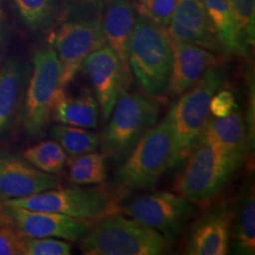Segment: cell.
<instances>
[{"mask_svg":"<svg viewBox=\"0 0 255 255\" xmlns=\"http://www.w3.org/2000/svg\"><path fill=\"white\" fill-rule=\"evenodd\" d=\"M178 175L175 190L193 203L208 202L218 196L244 164V156L199 139Z\"/></svg>","mask_w":255,"mask_h":255,"instance_id":"obj_1","label":"cell"},{"mask_svg":"<svg viewBox=\"0 0 255 255\" xmlns=\"http://www.w3.org/2000/svg\"><path fill=\"white\" fill-rule=\"evenodd\" d=\"M79 240L85 255H162L173 244L135 219L116 214L97 220Z\"/></svg>","mask_w":255,"mask_h":255,"instance_id":"obj_2","label":"cell"},{"mask_svg":"<svg viewBox=\"0 0 255 255\" xmlns=\"http://www.w3.org/2000/svg\"><path fill=\"white\" fill-rule=\"evenodd\" d=\"M225 81V69L210 66L193 87L178 96L168 111L174 142L171 168L183 163L190 154L209 117L210 100Z\"/></svg>","mask_w":255,"mask_h":255,"instance_id":"obj_3","label":"cell"},{"mask_svg":"<svg viewBox=\"0 0 255 255\" xmlns=\"http://www.w3.org/2000/svg\"><path fill=\"white\" fill-rule=\"evenodd\" d=\"M128 63L145 94L150 97L164 95L173 68V46L167 30L137 15Z\"/></svg>","mask_w":255,"mask_h":255,"instance_id":"obj_4","label":"cell"},{"mask_svg":"<svg viewBox=\"0 0 255 255\" xmlns=\"http://www.w3.org/2000/svg\"><path fill=\"white\" fill-rule=\"evenodd\" d=\"M159 108L142 92L124 90L109 117L102 136L104 154L115 162H123L139 139L158 123Z\"/></svg>","mask_w":255,"mask_h":255,"instance_id":"obj_5","label":"cell"},{"mask_svg":"<svg viewBox=\"0 0 255 255\" xmlns=\"http://www.w3.org/2000/svg\"><path fill=\"white\" fill-rule=\"evenodd\" d=\"M173 132L164 117L152 127L124 159L117 170V186L124 189H146L161 180L173 163Z\"/></svg>","mask_w":255,"mask_h":255,"instance_id":"obj_6","label":"cell"},{"mask_svg":"<svg viewBox=\"0 0 255 255\" xmlns=\"http://www.w3.org/2000/svg\"><path fill=\"white\" fill-rule=\"evenodd\" d=\"M32 71L28 76L21 102V126L30 138L43 135L51 121L53 101L60 88V63L51 46L39 47L32 57Z\"/></svg>","mask_w":255,"mask_h":255,"instance_id":"obj_7","label":"cell"},{"mask_svg":"<svg viewBox=\"0 0 255 255\" xmlns=\"http://www.w3.org/2000/svg\"><path fill=\"white\" fill-rule=\"evenodd\" d=\"M5 205L19 208L58 213L70 218L97 221L104 216L116 214L117 201L103 188H53L33 195L4 200Z\"/></svg>","mask_w":255,"mask_h":255,"instance_id":"obj_8","label":"cell"},{"mask_svg":"<svg viewBox=\"0 0 255 255\" xmlns=\"http://www.w3.org/2000/svg\"><path fill=\"white\" fill-rule=\"evenodd\" d=\"M49 41L62 68L60 88H66L82 69L84 59L107 44L101 14L83 15L65 21L51 33Z\"/></svg>","mask_w":255,"mask_h":255,"instance_id":"obj_9","label":"cell"},{"mask_svg":"<svg viewBox=\"0 0 255 255\" xmlns=\"http://www.w3.org/2000/svg\"><path fill=\"white\" fill-rule=\"evenodd\" d=\"M123 212L174 242L196 213V208L186 197L161 190L133 197Z\"/></svg>","mask_w":255,"mask_h":255,"instance_id":"obj_10","label":"cell"},{"mask_svg":"<svg viewBox=\"0 0 255 255\" xmlns=\"http://www.w3.org/2000/svg\"><path fill=\"white\" fill-rule=\"evenodd\" d=\"M82 70L90 79L95 97L103 120H109L120 95L127 90L130 72L123 68L115 51L105 44L91 52L82 64Z\"/></svg>","mask_w":255,"mask_h":255,"instance_id":"obj_11","label":"cell"},{"mask_svg":"<svg viewBox=\"0 0 255 255\" xmlns=\"http://www.w3.org/2000/svg\"><path fill=\"white\" fill-rule=\"evenodd\" d=\"M234 206L231 200H223L197 219L188 235L184 254H227L231 246Z\"/></svg>","mask_w":255,"mask_h":255,"instance_id":"obj_12","label":"cell"},{"mask_svg":"<svg viewBox=\"0 0 255 255\" xmlns=\"http://www.w3.org/2000/svg\"><path fill=\"white\" fill-rule=\"evenodd\" d=\"M7 206V205H6ZM14 228L27 238H56L77 241L90 231L96 221L76 219L58 213L39 212L7 206Z\"/></svg>","mask_w":255,"mask_h":255,"instance_id":"obj_13","label":"cell"},{"mask_svg":"<svg viewBox=\"0 0 255 255\" xmlns=\"http://www.w3.org/2000/svg\"><path fill=\"white\" fill-rule=\"evenodd\" d=\"M59 187L58 178L33 167L20 156L0 152V197L19 199Z\"/></svg>","mask_w":255,"mask_h":255,"instance_id":"obj_14","label":"cell"},{"mask_svg":"<svg viewBox=\"0 0 255 255\" xmlns=\"http://www.w3.org/2000/svg\"><path fill=\"white\" fill-rule=\"evenodd\" d=\"M165 30L170 40L221 51L202 0H176L173 17Z\"/></svg>","mask_w":255,"mask_h":255,"instance_id":"obj_15","label":"cell"},{"mask_svg":"<svg viewBox=\"0 0 255 255\" xmlns=\"http://www.w3.org/2000/svg\"><path fill=\"white\" fill-rule=\"evenodd\" d=\"M170 41L173 68L165 94L175 98L193 87L210 66L215 65L216 59L212 51L206 47L184 41Z\"/></svg>","mask_w":255,"mask_h":255,"instance_id":"obj_16","label":"cell"},{"mask_svg":"<svg viewBox=\"0 0 255 255\" xmlns=\"http://www.w3.org/2000/svg\"><path fill=\"white\" fill-rule=\"evenodd\" d=\"M136 12L130 0H108L101 13L105 41L119 57L123 68L130 72L128 55Z\"/></svg>","mask_w":255,"mask_h":255,"instance_id":"obj_17","label":"cell"},{"mask_svg":"<svg viewBox=\"0 0 255 255\" xmlns=\"http://www.w3.org/2000/svg\"><path fill=\"white\" fill-rule=\"evenodd\" d=\"M199 139L210 142L233 154L246 157L248 149L252 145L240 104L237 103L232 113L225 117L209 115Z\"/></svg>","mask_w":255,"mask_h":255,"instance_id":"obj_18","label":"cell"},{"mask_svg":"<svg viewBox=\"0 0 255 255\" xmlns=\"http://www.w3.org/2000/svg\"><path fill=\"white\" fill-rule=\"evenodd\" d=\"M28 76L30 69L19 59H7L0 66V137L20 110Z\"/></svg>","mask_w":255,"mask_h":255,"instance_id":"obj_19","label":"cell"},{"mask_svg":"<svg viewBox=\"0 0 255 255\" xmlns=\"http://www.w3.org/2000/svg\"><path fill=\"white\" fill-rule=\"evenodd\" d=\"M100 113L98 102L90 91L72 95L65 88H59L53 101L51 120L64 126L96 129Z\"/></svg>","mask_w":255,"mask_h":255,"instance_id":"obj_20","label":"cell"},{"mask_svg":"<svg viewBox=\"0 0 255 255\" xmlns=\"http://www.w3.org/2000/svg\"><path fill=\"white\" fill-rule=\"evenodd\" d=\"M202 1L221 50L229 55L247 57L250 50L242 41L231 0H202Z\"/></svg>","mask_w":255,"mask_h":255,"instance_id":"obj_21","label":"cell"},{"mask_svg":"<svg viewBox=\"0 0 255 255\" xmlns=\"http://www.w3.org/2000/svg\"><path fill=\"white\" fill-rule=\"evenodd\" d=\"M233 251L235 254L255 253V196L253 183L247 182L234 206L232 223Z\"/></svg>","mask_w":255,"mask_h":255,"instance_id":"obj_22","label":"cell"},{"mask_svg":"<svg viewBox=\"0 0 255 255\" xmlns=\"http://www.w3.org/2000/svg\"><path fill=\"white\" fill-rule=\"evenodd\" d=\"M69 165V182L75 186L102 184L107 181V155L90 151L72 156L66 162Z\"/></svg>","mask_w":255,"mask_h":255,"instance_id":"obj_23","label":"cell"},{"mask_svg":"<svg viewBox=\"0 0 255 255\" xmlns=\"http://www.w3.org/2000/svg\"><path fill=\"white\" fill-rule=\"evenodd\" d=\"M51 137L58 142L68 156H77L85 152L95 151L100 144L98 133L84 128L64 124H55L51 128Z\"/></svg>","mask_w":255,"mask_h":255,"instance_id":"obj_24","label":"cell"},{"mask_svg":"<svg viewBox=\"0 0 255 255\" xmlns=\"http://www.w3.org/2000/svg\"><path fill=\"white\" fill-rule=\"evenodd\" d=\"M28 163L46 174H58L68 162V155L62 145L55 139L43 141L31 146L23 152Z\"/></svg>","mask_w":255,"mask_h":255,"instance_id":"obj_25","label":"cell"},{"mask_svg":"<svg viewBox=\"0 0 255 255\" xmlns=\"http://www.w3.org/2000/svg\"><path fill=\"white\" fill-rule=\"evenodd\" d=\"M18 17L31 31L50 26L55 15L56 0H12Z\"/></svg>","mask_w":255,"mask_h":255,"instance_id":"obj_26","label":"cell"},{"mask_svg":"<svg viewBox=\"0 0 255 255\" xmlns=\"http://www.w3.org/2000/svg\"><path fill=\"white\" fill-rule=\"evenodd\" d=\"M242 41L248 50L255 43V0H231Z\"/></svg>","mask_w":255,"mask_h":255,"instance_id":"obj_27","label":"cell"},{"mask_svg":"<svg viewBox=\"0 0 255 255\" xmlns=\"http://www.w3.org/2000/svg\"><path fill=\"white\" fill-rule=\"evenodd\" d=\"M135 9L141 17L167 28L173 17L176 0H137Z\"/></svg>","mask_w":255,"mask_h":255,"instance_id":"obj_28","label":"cell"},{"mask_svg":"<svg viewBox=\"0 0 255 255\" xmlns=\"http://www.w3.org/2000/svg\"><path fill=\"white\" fill-rule=\"evenodd\" d=\"M71 253V245L62 239L23 238L21 255H70Z\"/></svg>","mask_w":255,"mask_h":255,"instance_id":"obj_29","label":"cell"},{"mask_svg":"<svg viewBox=\"0 0 255 255\" xmlns=\"http://www.w3.org/2000/svg\"><path fill=\"white\" fill-rule=\"evenodd\" d=\"M23 238L13 225L0 226V255H21Z\"/></svg>","mask_w":255,"mask_h":255,"instance_id":"obj_30","label":"cell"},{"mask_svg":"<svg viewBox=\"0 0 255 255\" xmlns=\"http://www.w3.org/2000/svg\"><path fill=\"white\" fill-rule=\"evenodd\" d=\"M237 103L234 92L229 89H219L210 100L209 115L214 117L227 116L232 113Z\"/></svg>","mask_w":255,"mask_h":255,"instance_id":"obj_31","label":"cell"},{"mask_svg":"<svg viewBox=\"0 0 255 255\" xmlns=\"http://www.w3.org/2000/svg\"><path fill=\"white\" fill-rule=\"evenodd\" d=\"M107 1L108 0H63L69 11L78 14V17L101 14Z\"/></svg>","mask_w":255,"mask_h":255,"instance_id":"obj_32","label":"cell"},{"mask_svg":"<svg viewBox=\"0 0 255 255\" xmlns=\"http://www.w3.org/2000/svg\"><path fill=\"white\" fill-rule=\"evenodd\" d=\"M2 225H13V223H12V219L9 216L7 206L5 205L4 200L0 197V226Z\"/></svg>","mask_w":255,"mask_h":255,"instance_id":"obj_33","label":"cell"},{"mask_svg":"<svg viewBox=\"0 0 255 255\" xmlns=\"http://www.w3.org/2000/svg\"><path fill=\"white\" fill-rule=\"evenodd\" d=\"M6 47V28H5V19L4 13H2V9L0 7V53H2V51Z\"/></svg>","mask_w":255,"mask_h":255,"instance_id":"obj_34","label":"cell"},{"mask_svg":"<svg viewBox=\"0 0 255 255\" xmlns=\"http://www.w3.org/2000/svg\"><path fill=\"white\" fill-rule=\"evenodd\" d=\"M133 1H135V2H136V1H137V0H133Z\"/></svg>","mask_w":255,"mask_h":255,"instance_id":"obj_35","label":"cell"}]
</instances>
